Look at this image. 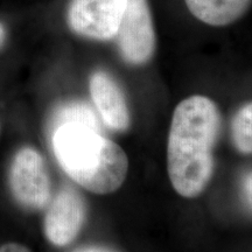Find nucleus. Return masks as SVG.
I'll list each match as a JSON object with an SVG mask.
<instances>
[{
  "instance_id": "obj_1",
  "label": "nucleus",
  "mask_w": 252,
  "mask_h": 252,
  "mask_svg": "<svg viewBox=\"0 0 252 252\" xmlns=\"http://www.w3.org/2000/svg\"><path fill=\"white\" fill-rule=\"evenodd\" d=\"M54 156L76 184L105 195L124 184L128 159L118 144L100 133L96 113L83 102H69L55 110L49 125Z\"/></svg>"
},
{
  "instance_id": "obj_2",
  "label": "nucleus",
  "mask_w": 252,
  "mask_h": 252,
  "mask_svg": "<svg viewBox=\"0 0 252 252\" xmlns=\"http://www.w3.org/2000/svg\"><path fill=\"white\" fill-rule=\"evenodd\" d=\"M220 126L219 109L206 96L194 94L175 108L167 145V168L173 188L181 196L196 197L209 184Z\"/></svg>"
},
{
  "instance_id": "obj_3",
  "label": "nucleus",
  "mask_w": 252,
  "mask_h": 252,
  "mask_svg": "<svg viewBox=\"0 0 252 252\" xmlns=\"http://www.w3.org/2000/svg\"><path fill=\"white\" fill-rule=\"evenodd\" d=\"M8 185L15 201L28 210H41L52 200V182L46 162L33 147L14 154L8 172Z\"/></svg>"
},
{
  "instance_id": "obj_4",
  "label": "nucleus",
  "mask_w": 252,
  "mask_h": 252,
  "mask_svg": "<svg viewBox=\"0 0 252 252\" xmlns=\"http://www.w3.org/2000/svg\"><path fill=\"white\" fill-rule=\"evenodd\" d=\"M115 39L119 53L128 64L141 65L153 58L156 30L147 0H127Z\"/></svg>"
},
{
  "instance_id": "obj_5",
  "label": "nucleus",
  "mask_w": 252,
  "mask_h": 252,
  "mask_svg": "<svg viewBox=\"0 0 252 252\" xmlns=\"http://www.w3.org/2000/svg\"><path fill=\"white\" fill-rule=\"evenodd\" d=\"M127 0H71L67 23L77 35L96 41L115 39Z\"/></svg>"
},
{
  "instance_id": "obj_6",
  "label": "nucleus",
  "mask_w": 252,
  "mask_h": 252,
  "mask_svg": "<svg viewBox=\"0 0 252 252\" xmlns=\"http://www.w3.org/2000/svg\"><path fill=\"white\" fill-rule=\"evenodd\" d=\"M86 203L76 190L64 187L50 200L43 230L48 241L56 247L71 243L86 220Z\"/></svg>"
},
{
  "instance_id": "obj_7",
  "label": "nucleus",
  "mask_w": 252,
  "mask_h": 252,
  "mask_svg": "<svg viewBox=\"0 0 252 252\" xmlns=\"http://www.w3.org/2000/svg\"><path fill=\"white\" fill-rule=\"evenodd\" d=\"M89 90L104 124L115 131H125L131 124L130 111L122 88L109 72L96 70L90 76Z\"/></svg>"
},
{
  "instance_id": "obj_8",
  "label": "nucleus",
  "mask_w": 252,
  "mask_h": 252,
  "mask_svg": "<svg viewBox=\"0 0 252 252\" xmlns=\"http://www.w3.org/2000/svg\"><path fill=\"white\" fill-rule=\"evenodd\" d=\"M188 11L201 23L224 27L248 13L252 0H185Z\"/></svg>"
},
{
  "instance_id": "obj_9",
  "label": "nucleus",
  "mask_w": 252,
  "mask_h": 252,
  "mask_svg": "<svg viewBox=\"0 0 252 252\" xmlns=\"http://www.w3.org/2000/svg\"><path fill=\"white\" fill-rule=\"evenodd\" d=\"M231 137L239 152L252 153V102L244 104L236 112L231 123Z\"/></svg>"
},
{
  "instance_id": "obj_10",
  "label": "nucleus",
  "mask_w": 252,
  "mask_h": 252,
  "mask_svg": "<svg viewBox=\"0 0 252 252\" xmlns=\"http://www.w3.org/2000/svg\"><path fill=\"white\" fill-rule=\"evenodd\" d=\"M242 187H243V194L245 200H247L249 206L252 208V172L248 173L244 176L243 182H242Z\"/></svg>"
},
{
  "instance_id": "obj_11",
  "label": "nucleus",
  "mask_w": 252,
  "mask_h": 252,
  "mask_svg": "<svg viewBox=\"0 0 252 252\" xmlns=\"http://www.w3.org/2000/svg\"><path fill=\"white\" fill-rule=\"evenodd\" d=\"M0 252H31L26 247L17 243L5 244L0 248Z\"/></svg>"
},
{
  "instance_id": "obj_12",
  "label": "nucleus",
  "mask_w": 252,
  "mask_h": 252,
  "mask_svg": "<svg viewBox=\"0 0 252 252\" xmlns=\"http://www.w3.org/2000/svg\"><path fill=\"white\" fill-rule=\"evenodd\" d=\"M5 39H6V31H5V27L2 26L1 24H0V47L2 46V43H4Z\"/></svg>"
},
{
  "instance_id": "obj_13",
  "label": "nucleus",
  "mask_w": 252,
  "mask_h": 252,
  "mask_svg": "<svg viewBox=\"0 0 252 252\" xmlns=\"http://www.w3.org/2000/svg\"><path fill=\"white\" fill-rule=\"evenodd\" d=\"M80 252H110V251L103 250V249H87V250H83Z\"/></svg>"
}]
</instances>
